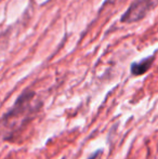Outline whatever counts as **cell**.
I'll return each instance as SVG.
<instances>
[{
  "instance_id": "obj_4",
  "label": "cell",
  "mask_w": 158,
  "mask_h": 159,
  "mask_svg": "<svg viewBox=\"0 0 158 159\" xmlns=\"http://www.w3.org/2000/svg\"><path fill=\"white\" fill-rule=\"evenodd\" d=\"M100 154H101V151H97V152H94V153H93L92 155H91L90 157H89L88 159H97V157L100 155Z\"/></svg>"
},
{
  "instance_id": "obj_3",
  "label": "cell",
  "mask_w": 158,
  "mask_h": 159,
  "mask_svg": "<svg viewBox=\"0 0 158 159\" xmlns=\"http://www.w3.org/2000/svg\"><path fill=\"white\" fill-rule=\"evenodd\" d=\"M155 62V55L152 57H147L145 59L141 60L139 62H134V63L131 64L130 66V73L132 76H142L144 74H146L151 69V67L153 66Z\"/></svg>"
},
{
  "instance_id": "obj_2",
  "label": "cell",
  "mask_w": 158,
  "mask_h": 159,
  "mask_svg": "<svg viewBox=\"0 0 158 159\" xmlns=\"http://www.w3.org/2000/svg\"><path fill=\"white\" fill-rule=\"evenodd\" d=\"M158 7V0H133L120 17L124 24L138 23Z\"/></svg>"
},
{
  "instance_id": "obj_1",
  "label": "cell",
  "mask_w": 158,
  "mask_h": 159,
  "mask_svg": "<svg viewBox=\"0 0 158 159\" xmlns=\"http://www.w3.org/2000/svg\"><path fill=\"white\" fill-rule=\"evenodd\" d=\"M41 108V102L36 92L29 89L24 90L13 106L0 118V135L4 140L15 139L27 126Z\"/></svg>"
}]
</instances>
